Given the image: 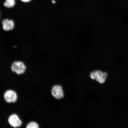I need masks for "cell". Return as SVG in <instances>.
<instances>
[{
    "label": "cell",
    "mask_w": 128,
    "mask_h": 128,
    "mask_svg": "<svg viewBox=\"0 0 128 128\" xmlns=\"http://www.w3.org/2000/svg\"><path fill=\"white\" fill-rule=\"evenodd\" d=\"M90 77L92 79L95 80L100 84H103L106 82L108 74L106 72L98 70L91 72Z\"/></svg>",
    "instance_id": "1"
},
{
    "label": "cell",
    "mask_w": 128,
    "mask_h": 128,
    "mask_svg": "<svg viewBox=\"0 0 128 128\" xmlns=\"http://www.w3.org/2000/svg\"><path fill=\"white\" fill-rule=\"evenodd\" d=\"M11 69L13 72L18 74L20 75L25 72L26 70V67L23 62L16 61L12 64Z\"/></svg>",
    "instance_id": "2"
},
{
    "label": "cell",
    "mask_w": 128,
    "mask_h": 128,
    "mask_svg": "<svg viewBox=\"0 0 128 128\" xmlns=\"http://www.w3.org/2000/svg\"><path fill=\"white\" fill-rule=\"evenodd\" d=\"M52 94L53 96L57 100H60L64 96L63 88L59 85H56L52 87Z\"/></svg>",
    "instance_id": "3"
},
{
    "label": "cell",
    "mask_w": 128,
    "mask_h": 128,
    "mask_svg": "<svg viewBox=\"0 0 128 128\" xmlns=\"http://www.w3.org/2000/svg\"><path fill=\"white\" fill-rule=\"evenodd\" d=\"M4 98L8 103H14L17 100V96L16 93L14 91L8 90L4 93Z\"/></svg>",
    "instance_id": "4"
},
{
    "label": "cell",
    "mask_w": 128,
    "mask_h": 128,
    "mask_svg": "<svg viewBox=\"0 0 128 128\" xmlns=\"http://www.w3.org/2000/svg\"><path fill=\"white\" fill-rule=\"evenodd\" d=\"M8 121L10 124L13 127L17 128L20 127L22 124V121L17 115L12 114L8 118Z\"/></svg>",
    "instance_id": "5"
},
{
    "label": "cell",
    "mask_w": 128,
    "mask_h": 128,
    "mask_svg": "<svg viewBox=\"0 0 128 128\" xmlns=\"http://www.w3.org/2000/svg\"><path fill=\"white\" fill-rule=\"evenodd\" d=\"M2 28L4 31H8L13 29L15 26V24L13 20L6 19L2 22Z\"/></svg>",
    "instance_id": "6"
},
{
    "label": "cell",
    "mask_w": 128,
    "mask_h": 128,
    "mask_svg": "<svg viewBox=\"0 0 128 128\" xmlns=\"http://www.w3.org/2000/svg\"><path fill=\"white\" fill-rule=\"evenodd\" d=\"M15 0H6L4 3L5 7L7 8H12L14 7L15 4Z\"/></svg>",
    "instance_id": "7"
},
{
    "label": "cell",
    "mask_w": 128,
    "mask_h": 128,
    "mask_svg": "<svg viewBox=\"0 0 128 128\" xmlns=\"http://www.w3.org/2000/svg\"><path fill=\"white\" fill-rule=\"evenodd\" d=\"M26 128H39V125L37 123L32 122L27 125Z\"/></svg>",
    "instance_id": "8"
},
{
    "label": "cell",
    "mask_w": 128,
    "mask_h": 128,
    "mask_svg": "<svg viewBox=\"0 0 128 128\" xmlns=\"http://www.w3.org/2000/svg\"><path fill=\"white\" fill-rule=\"evenodd\" d=\"M20 0L24 2H28L31 1L32 0Z\"/></svg>",
    "instance_id": "9"
},
{
    "label": "cell",
    "mask_w": 128,
    "mask_h": 128,
    "mask_svg": "<svg viewBox=\"0 0 128 128\" xmlns=\"http://www.w3.org/2000/svg\"><path fill=\"white\" fill-rule=\"evenodd\" d=\"M52 2L53 3V4H55V1L54 0H52Z\"/></svg>",
    "instance_id": "10"
}]
</instances>
